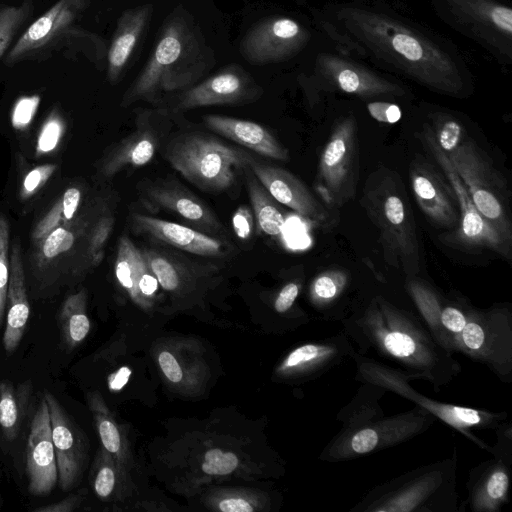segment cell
<instances>
[{"mask_svg":"<svg viewBox=\"0 0 512 512\" xmlns=\"http://www.w3.org/2000/svg\"><path fill=\"white\" fill-rule=\"evenodd\" d=\"M158 285L159 282L147 261L137 284V294L151 297L158 290Z\"/></svg>","mask_w":512,"mask_h":512,"instance_id":"cell-50","label":"cell"},{"mask_svg":"<svg viewBox=\"0 0 512 512\" xmlns=\"http://www.w3.org/2000/svg\"><path fill=\"white\" fill-rule=\"evenodd\" d=\"M456 450L372 488L351 512H455Z\"/></svg>","mask_w":512,"mask_h":512,"instance_id":"cell-4","label":"cell"},{"mask_svg":"<svg viewBox=\"0 0 512 512\" xmlns=\"http://www.w3.org/2000/svg\"><path fill=\"white\" fill-rule=\"evenodd\" d=\"M351 359L356 366L354 379L360 383H370L394 392L421 408L427 410L445 424L451 426L481 449L490 453L491 446L487 445L472 433L473 429L495 430L507 419L506 412H491L450 403L433 400L415 390L409 383L411 377L403 371L387 365L370 356L353 352Z\"/></svg>","mask_w":512,"mask_h":512,"instance_id":"cell-6","label":"cell"},{"mask_svg":"<svg viewBox=\"0 0 512 512\" xmlns=\"http://www.w3.org/2000/svg\"><path fill=\"white\" fill-rule=\"evenodd\" d=\"M461 178L478 212L511 243V225L495 188L488 166L472 142L466 141L446 154Z\"/></svg>","mask_w":512,"mask_h":512,"instance_id":"cell-16","label":"cell"},{"mask_svg":"<svg viewBox=\"0 0 512 512\" xmlns=\"http://www.w3.org/2000/svg\"><path fill=\"white\" fill-rule=\"evenodd\" d=\"M447 26L478 43L503 66L512 63V8L504 0H431Z\"/></svg>","mask_w":512,"mask_h":512,"instance_id":"cell-7","label":"cell"},{"mask_svg":"<svg viewBox=\"0 0 512 512\" xmlns=\"http://www.w3.org/2000/svg\"><path fill=\"white\" fill-rule=\"evenodd\" d=\"M439 128L435 140L440 149L448 154L461 143L463 135L462 126L457 120L446 115Z\"/></svg>","mask_w":512,"mask_h":512,"instance_id":"cell-40","label":"cell"},{"mask_svg":"<svg viewBox=\"0 0 512 512\" xmlns=\"http://www.w3.org/2000/svg\"><path fill=\"white\" fill-rule=\"evenodd\" d=\"M247 190L258 230L275 240H282L285 218L276 200L267 192L249 167L244 171Z\"/></svg>","mask_w":512,"mask_h":512,"instance_id":"cell-31","label":"cell"},{"mask_svg":"<svg viewBox=\"0 0 512 512\" xmlns=\"http://www.w3.org/2000/svg\"><path fill=\"white\" fill-rule=\"evenodd\" d=\"M160 111V116H161ZM156 111L139 114L136 129L118 142L103 158L100 172L112 177L124 168L147 165L155 156L161 142L160 126Z\"/></svg>","mask_w":512,"mask_h":512,"instance_id":"cell-21","label":"cell"},{"mask_svg":"<svg viewBox=\"0 0 512 512\" xmlns=\"http://www.w3.org/2000/svg\"><path fill=\"white\" fill-rule=\"evenodd\" d=\"M300 291V285L297 282L287 283L279 292L274 308L279 313L287 312L294 304Z\"/></svg>","mask_w":512,"mask_h":512,"instance_id":"cell-48","label":"cell"},{"mask_svg":"<svg viewBox=\"0 0 512 512\" xmlns=\"http://www.w3.org/2000/svg\"><path fill=\"white\" fill-rule=\"evenodd\" d=\"M6 308L7 315L3 334V346L6 353L10 355L20 344L30 315L21 251L19 244L16 242L12 245L9 254V283Z\"/></svg>","mask_w":512,"mask_h":512,"instance_id":"cell-28","label":"cell"},{"mask_svg":"<svg viewBox=\"0 0 512 512\" xmlns=\"http://www.w3.org/2000/svg\"><path fill=\"white\" fill-rule=\"evenodd\" d=\"M364 206L380 231L386 260L405 274L419 272V245L411 213L402 197L382 183L365 192Z\"/></svg>","mask_w":512,"mask_h":512,"instance_id":"cell-10","label":"cell"},{"mask_svg":"<svg viewBox=\"0 0 512 512\" xmlns=\"http://www.w3.org/2000/svg\"><path fill=\"white\" fill-rule=\"evenodd\" d=\"M42 240V255L46 259H52L70 250L74 244L75 236L70 230L64 227H56Z\"/></svg>","mask_w":512,"mask_h":512,"instance_id":"cell-38","label":"cell"},{"mask_svg":"<svg viewBox=\"0 0 512 512\" xmlns=\"http://www.w3.org/2000/svg\"><path fill=\"white\" fill-rule=\"evenodd\" d=\"M307 86L336 91L364 99L406 97L409 91L356 59L332 51H320L310 75L301 80Z\"/></svg>","mask_w":512,"mask_h":512,"instance_id":"cell-11","label":"cell"},{"mask_svg":"<svg viewBox=\"0 0 512 512\" xmlns=\"http://www.w3.org/2000/svg\"><path fill=\"white\" fill-rule=\"evenodd\" d=\"M81 197L82 193L78 188L70 187L60 198L62 202L64 218L66 221L73 219L79 207Z\"/></svg>","mask_w":512,"mask_h":512,"instance_id":"cell-49","label":"cell"},{"mask_svg":"<svg viewBox=\"0 0 512 512\" xmlns=\"http://www.w3.org/2000/svg\"><path fill=\"white\" fill-rule=\"evenodd\" d=\"M349 285V275L341 269L326 270L309 286L311 304L326 321H341L339 304Z\"/></svg>","mask_w":512,"mask_h":512,"instance_id":"cell-30","label":"cell"},{"mask_svg":"<svg viewBox=\"0 0 512 512\" xmlns=\"http://www.w3.org/2000/svg\"><path fill=\"white\" fill-rule=\"evenodd\" d=\"M64 131V122L60 115L53 111L44 122L38 135L36 144V154L42 155L53 151Z\"/></svg>","mask_w":512,"mask_h":512,"instance_id":"cell-37","label":"cell"},{"mask_svg":"<svg viewBox=\"0 0 512 512\" xmlns=\"http://www.w3.org/2000/svg\"><path fill=\"white\" fill-rule=\"evenodd\" d=\"M262 87L241 66L231 64L176 95L173 113L218 105H245L258 100Z\"/></svg>","mask_w":512,"mask_h":512,"instance_id":"cell-15","label":"cell"},{"mask_svg":"<svg viewBox=\"0 0 512 512\" xmlns=\"http://www.w3.org/2000/svg\"><path fill=\"white\" fill-rule=\"evenodd\" d=\"M44 398L49 411L58 482L63 491H68L76 483L81 471V439L75 424L57 398L49 392L44 393Z\"/></svg>","mask_w":512,"mask_h":512,"instance_id":"cell-24","label":"cell"},{"mask_svg":"<svg viewBox=\"0 0 512 512\" xmlns=\"http://www.w3.org/2000/svg\"><path fill=\"white\" fill-rule=\"evenodd\" d=\"M237 465L238 459L234 453L214 448L204 455L202 470L210 475H227L233 472Z\"/></svg>","mask_w":512,"mask_h":512,"instance_id":"cell-39","label":"cell"},{"mask_svg":"<svg viewBox=\"0 0 512 512\" xmlns=\"http://www.w3.org/2000/svg\"><path fill=\"white\" fill-rule=\"evenodd\" d=\"M131 230L153 242L208 259H225L234 247L225 238L203 233L191 226L137 212L130 213Z\"/></svg>","mask_w":512,"mask_h":512,"instance_id":"cell-18","label":"cell"},{"mask_svg":"<svg viewBox=\"0 0 512 512\" xmlns=\"http://www.w3.org/2000/svg\"><path fill=\"white\" fill-rule=\"evenodd\" d=\"M436 417L416 406L395 415L374 417L341 428L320 454L326 462H340L395 447L426 432Z\"/></svg>","mask_w":512,"mask_h":512,"instance_id":"cell-8","label":"cell"},{"mask_svg":"<svg viewBox=\"0 0 512 512\" xmlns=\"http://www.w3.org/2000/svg\"><path fill=\"white\" fill-rule=\"evenodd\" d=\"M114 222L113 215L107 213L101 215L93 226L88 248L93 265H98L104 257V246L113 230Z\"/></svg>","mask_w":512,"mask_h":512,"instance_id":"cell-36","label":"cell"},{"mask_svg":"<svg viewBox=\"0 0 512 512\" xmlns=\"http://www.w3.org/2000/svg\"><path fill=\"white\" fill-rule=\"evenodd\" d=\"M311 40L312 31L302 22L286 15H273L247 30L239 52L252 65L281 63L299 55Z\"/></svg>","mask_w":512,"mask_h":512,"instance_id":"cell-12","label":"cell"},{"mask_svg":"<svg viewBox=\"0 0 512 512\" xmlns=\"http://www.w3.org/2000/svg\"><path fill=\"white\" fill-rule=\"evenodd\" d=\"M356 121L353 115L335 126L319 160L316 189L331 204L350 198L355 187Z\"/></svg>","mask_w":512,"mask_h":512,"instance_id":"cell-13","label":"cell"},{"mask_svg":"<svg viewBox=\"0 0 512 512\" xmlns=\"http://www.w3.org/2000/svg\"><path fill=\"white\" fill-rule=\"evenodd\" d=\"M114 486L115 473L113 469L108 465L101 466L94 479V490L96 494L101 498H106L112 493Z\"/></svg>","mask_w":512,"mask_h":512,"instance_id":"cell-47","label":"cell"},{"mask_svg":"<svg viewBox=\"0 0 512 512\" xmlns=\"http://www.w3.org/2000/svg\"><path fill=\"white\" fill-rule=\"evenodd\" d=\"M153 5L150 3L129 8L117 21L107 51V79L115 84L120 81L147 30Z\"/></svg>","mask_w":512,"mask_h":512,"instance_id":"cell-25","label":"cell"},{"mask_svg":"<svg viewBox=\"0 0 512 512\" xmlns=\"http://www.w3.org/2000/svg\"><path fill=\"white\" fill-rule=\"evenodd\" d=\"M203 121L211 131L256 154L278 161L289 159L286 148L259 123L217 114L205 115Z\"/></svg>","mask_w":512,"mask_h":512,"instance_id":"cell-26","label":"cell"},{"mask_svg":"<svg viewBox=\"0 0 512 512\" xmlns=\"http://www.w3.org/2000/svg\"><path fill=\"white\" fill-rule=\"evenodd\" d=\"M25 472L28 478V491L34 496L50 494L58 482L56 453L44 396L30 425Z\"/></svg>","mask_w":512,"mask_h":512,"instance_id":"cell-20","label":"cell"},{"mask_svg":"<svg viewBox=\"0 0 512 512\" xmlns=\"http://www.w3.org/2000/svg\"><path fill=\"white\" fill-rule=\"evenodd\" d=\"M32 384L30 381L14 385L0 381V429L7 441H13L25 418Z\"/></svg>","mask_w":512,"mask_h":512,"instance_id":"cell-32","label":"cell"},{"mask_svg":"<svg viewBox=\"0 0 512 512\" xmlns=\"http://www.w3.org/2000/svg\"><path fill=\"white\" fill-rule=\"evenodd\" d=\"M354 351L353 344L341 330L337 335L297 347L285 359L284 368L321 376L351 359Z\"/></svg>","mask_w":512,"mask_h":512,"instance_id":"cell-27","label":"cell"},{"mask_svg":"<svg viewBox=\"0 0 512 512\" xmlns=\"http://www.w3.org/2000/svg\"><path fill=\"white\" fill-rule=\"evenodd\" d=\"M460 353L485 365L501 382H512V311L504 304L487 309L467 307L466 323L455 340Z\"/></svg>","mask_w":512,"mask_h":512,"instance_id":"cell-9","label":"cell"},{"mask_svg":"<svg viewBox=\"0 0 512 512\" xmlns=\"http://www.w3.org/2000/svg\"><path fill=\"white\" fill-rule=\"evenodd\" d=\"M87 5L86 0H59L36 19L8 51L6 65H14L48 52L70 32L72 25Z\"/></svg>","mask_w":512,"mask_h":512,"instance_id":"cell-19","label":"cell"},{"mask_svg":"<svg viewBox=\"0 0 512 512\" xmlns=\"http://www.w3.org/2000/svg\"><path fill=\"white\" fill-rule=\"evenodd\" d=\"M79 499L77 496L67 497L59 502L34 509L35 512H70L76 509Z\"/></svg>","mask_w":512,"mask_h":512,"instance_id":"cell-52","label":"cell"},{"mask_svg":"<svg viewBox=\"0 0 512 512\" xmlns=\"http://www.w3.org/2000/svg\"><path fill=\"white\" fill-rule=\"evenodd\" d=\"M137 190L139 199L146 208L175 214L203 233L220 238L225 237L223 236L225 227L214 212L178 182L143 181Z\"/></svg>","mask_w":512,"mask_h":512,"instance_id":"cell-17","label":"cell"},{"mask_svg":"<svg viewBox=\"0 0 512 512\" xmlns=\"http://www.w3.org/2000/svg\"><path fill=\"white\" fill-rule=\"evenodd\" d=\"M232 226L239 239L249 240L255 228L253 212L247 206H240L232 216Z\"/></svg>","mask_w":512,"mask_h":512,"instance_id":"cell-46","label":"cell"},{"mask_svg":"<svg viewBox=\"0 0 512 512\" xmlns=\"http://www.w3.org/2000/svg\"><path fill=\"white\" fill-rule=\"evenodd\" d=\"M130 375L131 370L128 367H121L110 382L111 388L114 390L123 388L128 382Z\"/></svg>","mask_w":512,"mask_h":512,"instance_id":"cell-54","label":"cell"},{"mask_svg":"<svg viewBox=\"0 0 512 512\" xmlns=\"http://www.w3.org/2000/svg\"><path fill=\"white\" fill-rule=\"evenodd\" d=\"M512 460L493 456L470 470L468 496L462 503L472 512H498L508 503Z\"/></svg>","mask_w":512,"mask_h":512,"instance_id":"cell-23","label":"cell"},{"mask_svg":"<svg viewBox=\"0 0 512 512\" xmlns=\"http://www.w3.org/2000/svg\"><path fill=\"white\" fill-rule=\"evenodd\" d=\"M39 103L40 97L38 95L19 98L12 111V126L17 130L27 128L33 120Z\"/></svg>","mask_w":512,"mask_h":512,"instance_id":"cell-41","label":"cell"},{"mask_svg":"<svg viewBox=\"0 0 512 512\" xmlns=\"http://www.w3.org/2000/svg\"><path fill=\"white\" fill-rule=\"evenodd\" d=\"M340 322L357 353H374L412 380L429 382L435 392L461 372L454 355L436 341L417 313L382 294L371 296Z\"/></svg>","mask_w":512,"mask_h":512,"instance_id":"cell-2","label":"cell"},{"mask_svg":"<svg viewBox=\"0 0 512 512\" xmlns=\"http://www.w3.org/2000/svg\"><path fill=\"white\" fill-rule=\"evenodd\" d=\"M219 509L223 512H251L253 507L244 499L228 498L219 503Z\"/></svg>","mask_w":512,"mask_h":512,"instance_id":"cell-53","label":"cell"},{"mask_svg":"<svg viewBox=\"0 0 512 512\" xmlns=\"http://www.w3.org/2000/svg\"><path fill=\"white\" fill-rule=\"evenodd\" d=\"M56 169L54 164H45L37 166L24 177L20 196L22 199L29 198L36 193L45 182L50 178Z\"/></svg>","mask_w":512,"mask_h":512,"instance_id":"cell-42","label":"cell"},{"mask_svg":"<svg viewBox=\"0 0 512 512\" xmlns=\"http://www.w3.org/2000/svg\"><path fill=\"white\" fill-rule=\"evenodd\" d=\"M214 64L213 50L198 26L177 8L163 23L149 59L124 93L121 105L159 104L165 96L197 84Z\"/></svg>","mask_w":512,"mask_h":512,"instance_id":"cell-3","label":"cell"},{"mask_svg":"<svg viewBox=\"0 0 512 512\" xmlns=\"http://www.w3.org/2000/svg\"><path fill=\"white\" fill-rule=\"evenodd\" d=\"M366 109L373 119L381 123L394 124L402 117L400 106L388 101H369Z\"/></svg>","mask_w":512,"mask_h":512,"instance_id":"cell-43","label":"cell"},{"mask_svg":"<svg viewBox=\"0 0 512 512\" xmlns=\"http://www.w3.org/2000/svg\"><path fill=\"white\" fill-rule=\"evenodd\" d=\"M322 11L369 58L437 93L459 97L470 71L454 46L376 2L328 4Z\"/></svg>","mask_w":512,"mask_h":512,"instance_id":"cell-1","label":"cell"},{"mask_svg":"<svg viewBox=\"0 0 512 512\" xmlns=\"http://www.w3.org/2000/svg\"><path fill=\"white\" fill-rule=\"evenodd\" d=\"M61 220H65L61 199H59L46 215L36 225L32 237L34 240H42L53 229H55Z\"/></svg>","mask_w":512,"mask_h":512,"instance_id":"cell-45","label":"cell"},{"mask_svg":"<svg viewBox=\"0 0 512 512\" xmlns=\"http://www.w3.org/2000/svg\"><path fill=\"white\" fill-rule=\"evenodd\" d=\"M158 360L162 371L170 381L179 382L182 379V370L170 352H162Z\"/></svg>","mask_w":512,"mask_h":512,"instance_id":"cell-51","label":"cell"},{"mask_svg":"<svg viewBox=\"0 0 512 512\" xmlns=\"http://www.w3.org/2000/svg\"><path fill=\"white\" fill-rule=\"evenodd\" d=\"M425 140L438 165L441 167L460 209V227L455 238L465 245L485 247L504 257H509L510 244L478 212L461 178L445 152L438 146L429 126H425Z\"/></svg>","mask_w":512,"mask_h":512,"instance_id":"cell-14","label":"cell"},{"mask_svg":"<svg viewBox=\"0 0 512 512\" xmlns=\"http://www.w3.org/2000/svg\"><path fill=\"white\" fill-rule=\"evenodd\" d=\"M294 2L298 3V4H305L306 3V0H293Z\"/></svg>","mask_w":512,"mask_h":512,"instance_id":"cell-55","label":"cell"},{"mask_svg":"<svg viewBox=\"0 0 512 512\" xmlns=\"http://www.w3.org/2000/svg\"><path fill=\"white\" fill-rule=\"evenodd\" d=\"M411 183L419 207L430 220L444 227L458 222L450 196L453 193L433 171L423 164L413 165Z\"/></svg>","mask_w":512,"mask_h":512,"instance_id":"cell-29","label":"cell"},{"mask_svg":"<svg viewBox=\"0 0 512 512\" xmlns=\"http://www.w3.org/2000/svg\"><path fill=\"white\" fill-rule=\"evenodd\" d=\"M10 224L0 215V326L4 319L9 283Z\"/></svg>","mask_w":512,"mask_h":512,"instance_id":"cell-35","label":"cell"},{"mask_svg":"<svg viewBox=\"0 0 512 512\" xmlns=\"http://www.w3.org/2000/svg\"><path fill=\"white\" fill-rule=\"evenodd\" d=\"M58 325L61 343L68 351L78 346L88 335L90 320L85 311V293L70 295L62 304Z\"/></svg>","mask_w":512,"mask_h":512,"instance_id":"cell-33","label":"cell"},{"mask_svg":"<svg viewBox=\"0 0 512 512\" xmlns=\"http://www.w3.org/2000/svg\"><path fill=\"white\" fill-rule=\"evenodd\" d=\"M96 415L98 418V432L104 448L110 453H117L121 445L120 434L117 427L111 420L105 418L100 410L97 411Z\"/></svg>","mask_w":512,"mask_h":512,"instance_id":"cell-44","label":"cell"},{"mask_svg":"<svg viewBox=\"0 0 512 512\" xmlns=\"http://www.w3.org/2000/svg\"><path fill=\"white\" fill-rule=\"evenodd\" d=\"M164 156L171 167L201 190L225 191L255 159L251 153L202 133H182L168 142Z\"/></svg>","mask_w":512,"mask_h":512,"instance_id":"cell-5","label":"cell"},{"mask_svg":"<svg viewBox=\"0 0 512 512\" xmlns=\"http://www.w3.org/2000/svg\"><path fill=\"white\" fill-rule=\"evenodd\" d=\"M33 3L26 0L18 6L0 4V59L7 53L21 27L33 13Z\"/></svg>","mask_w":512,"mask_h":512,"instance_id":"cell-34","label":"cell"},{"mask_svg":"<svg viewBox=\"0 0 512 512\" xmlns=\"http://www.w3.org/2000/svg\"><path fill=\"white\" fill-rule=\"evenodd\" d=\"M249 169L277 202L308 220L323 222L327 219L322 205L289 171L259 162L256 158L250 163Z\"/></svg>","mask_w":512,"mask_h":512,"instance_id":"cell-22","label":"cell"}]
</instances>
